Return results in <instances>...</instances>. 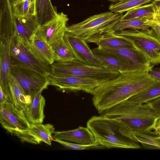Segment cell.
I'll list each match as a JSON object with an SVG mask.
<instances>
[{"label":"cell","instance_id":"2e32d148","mask_svg":"<svg viewBox=\"0 0 160 160\" xmlns=\"http://www.w3.org/2000/svg\"><path fill=\"white\" fill-rule=\"evenodd\" d=\"M92 52L103 66L111 70L121 72L125 71H139L128 61L117 55L103 50L98 47Z\"/></svg>","mask_w":160,"mask_h":160},{"label":"cell","instance_id":"8fae6325","mask_svg":"<svg viewBox=\"0 0 160 160\" xmlns=\"http://www.w3.org/2000/svg\"><path fill=\"white\" fill-rule=\"evenodd\" d=\"M68 20L67 15L62 12L58 13L53 19L40 26L35 34L51 46L64 36Z\"/></svg>","mask_w":160,"mask_h":160},{"label":"cell","instance_id":"4dcf8cb0","mask_svg":"<svg viewBox=\"0 0 160 160\" xmlns=\"http://www.w3.org/2000/svg\"><path fill=\"white\" fill-rule=\"evenodd\" d=\"M36 0H16L12 6L14 13L21 15H35Z\"/></svg>","mask_w":160,"mask_h":160},{"label":"cell","instance_id":"ffe728a7","mask_svg":"<svg viewBox=\"0 0 160 160\" xmlns=\"http://www.w3.org/2000/svg\"><path fill=\"white\" fill-rule=\"evenodd\" d=\"M8 84L12 104L18 110L24 111L31 103L32 98L26 93L11 73L9 75Z\"/></svg>","mask_w":160,"mask_h":160},{"label":"cell","instance_id":"ac0fdd59","mask_svg":"<svg viewBox=\"0 0 160 160\" xmlns=\"http://www.w3.org/2000/svg\"><path fill=\"white\" fill-rule=\"evenodd\" d=\"M13 12L10 0H0V40L14 34Z\"/></svg>","mask_w":160,"mask_h":160},{"label":"cell","instance_id":"9c48e42d","mask_svg":"<svg viewBox=\"0 0 160 160\" xmlns=\"http://www.w3.org/2000/svg\"><path fill=\"white\" fill-rule=\"evenodd\" d=\"M49 85H52L63 92L82 91L91 93L102 82L94 78L73 76H58L51 74L47 77Z\"/></svg>","mask_w":160,"mask_h":160},{"label":"cell","instance_id":"30bf717a","mask_svg":"<svg viewBox=\"0 0 160 160\" xmlns=\"http://www.w3.org/2000/svg\"><path fill=\"white\" fill-rule=\"evenodd\" d=\"M10 73L32 99L49 85L47 77L17 65H12Z\"/></svg>","mask_w":160,"mask_h":160},{"label":"cell","instance_id":"484cf974","mask_svg":"<svg viewBox=\"0 0 160 160\" xmlns=\"http://www.w3.org/2000/svg\"><path fill=\"white\" fill-rule=\"evenodd\" d=\"M55 129L53 125L50 124L31 123L29 131L31 135L41 142L51 146L53 139L52 135Z\"/></svg>","mask_w":160,"mask_h":160},{"label":"cell","instance_id":"e575fe53","mask_svg":"<svg viewBox=\"0 0 160 160\" xmlns=\"http://www.w3.org/2000/svg\"><path fill=\"white\" fill-rule=\"evenodd\" d=\"M150 28L155 32L157 37L160 41V23H158L151 21Z\"/></svg>","mask_w":160,"mask_h":160},{"label":"cell","instance_id":"83f0119b","mask_svg":"<svg viewBox=\"0 0 160 160\" xmlns=\"http://www.w3.org/2000/svg\"><path fill=\"white\" fill-rule=\"evenodd\" d=\"M156 10L154 3L147 4L131 9L122 17L121 21H124L134 18H143L152 20Z\"/></svg>","mask_w":160,"mask_h":160},{"label":"cell","instance_id":"52a82bcc","mask_svg":"<svg viewBox=\"0 0 160 160\" xmlns=\"http://www.w3.org/2000/svg\"><path fill=\"white\" fill-rule=\"evenodd\" d=\"M0 122L3 128L22 141L27 142L31 139L29 131L30 123L23 111L12 104L6 102L0 104Z\"/></svg>","mask_w":160,"mask_h":160},{"label":"cell","instance_id":"ab89813d","mask_svg":"<svg viewBox=\"0 0 160 160\" xmlns=\"http://www.w3.org/2000/svg\"><path fill=\"white\" fill-rule=\"evenodd\" d=\"M108 0L109 1L111 2H114L115 3H116L119 2H121V1H122V0Z\"/></svg>","mask_w":160,"mask_h":160},{"label":"cell","instance_id":"cb8c5ba5","mask_svg":"<svg viewBox=\"0 0 160 160\" xmlns=\"http://www.w3.org/2000/svg\"><path fill=\"white\" fill-rule=\"evenodd\" d=\"M55 62H67L79 59L64 36L51 46Z\"/></svg>","mask_w":160,"mask_h":160},{"label":"cell","instance_id":"1f68e13d","mask_svg":"<svg viewBox=\"0 0 160 160\" xmlns=\"http://www.w3.org/2000/svg\"><path fill=\"white\" fill-rule=\"evenodd\" d=\"M53 141L58 142L66 148L71 150H84L104 148L103 147L98 145L97 143L85 145L74 142H71L57 138L53 139Z\"/></svg>","mask_w":160,"mask_h":160},{"label":"cell","instance_id":"836d02e7","mask_svg":"<svg viewBox=\"0 0 160 160\" xmlns=\"http://www.w3.org/2000/svg\"><path fill=\"white\" fill-rule=\"evenodd\" d=\"M149 76L153 79L160 81V68H153L149 72Z\"/></svg>","mask_w":160,"mask_h":160},{"label":"cell","instance_id":"d6986e66","mask_svg":"<svg viewBox=\"0 0 160 160\" xmlns=\"http://www.w3.org/2000/svg\"><path fill=\"white\" fill-rule=\"evenodd\" d=\"M86 41L88 43H94L98 46L135 48L128 38L117 35L112 32L95 35Z\"/></svg>","mask_w":160,"mask_h":160},{"label":"cell","instance_id":"4316f807","mask_svg":"<svg viewBox=\"0 0 160 160\" xmlns=\"http://www.w3.org/2000/svg\"><path fill=\"white\" fill-rule=\"evenodd\" d=\"M160 97V81L150 86L128 100L139 104L147 103Z\"/></svg>","mask_w":160,"mask_h":160},{"label":"cell","instance_id":"d590c367","mask_svg":"<svg viewBox=\"0 0 160 160\" xmlns=\"http://www.w3.org/2000/svg\"><path fill=\"white\" fill-rule=\"evenodd\" d=\"M152 21L155 22L160 23V8H156Z\"/></svg>","mask_w":160,"mask_h":160},{"label":"cell","instance_id":"7c38bea8","mask_svg":"<svg viewBox=\"0 0 160 160\" xmlns=\"http://www.w3.org/2000/svg\"><path fill=\"white\" fill-rule=\"evenodd\" d=\"M14 35L28 49L30 48L31 39L40 25L32 15H21L13 12Z\"/></svg>","mask_w":160,"mask_h":160},{"label":"cell","instance_id":"5bb4252c","mask_svg":"<svg viewBox=\"0 0 160 160\" xmlns=\"http://www.w3.org/2000/svg\"><path fill=\"white\" fill-rule=\"evenodd\" d=\"M100 49L123 58L139 71H149L154 66L140 52L135 48L98 46Z\"/></svg>","mask_w":160,"mask_h":160},{"label":"cell","instance_id":"f35d334b","mask_svg":"<svg viewBox=\"0 0 160 160\" xmlns=\"http://www.w3.org/2000/svg\"><path fill=\"white\" fill-rule=\"evenodd\" d=\"M152 2L155 4L156 8H160V0H154Z\"/></svg>","mask_w":160,"mask_h":160},{"label":"cell","instance_id":"d6a6232c","mask_svg":"<svg viewBox=\"0 0 160 160\" xmlns=\"http://www.w3.org/2000/svg\"><path fill=\"white\" fill-rule=\"evenodd\" d=\"M160 118V97L147 103Z\"/></svg>","mask_w":160,"mask_h":160},{"label":"cell","instance_id":"4fadbf2b","mask_svg":"<svg viewBox=\"0 0 160 160\" xmlns=\"http://www.w3.org/2000/svg\"><path fill=\"white\" fill-rule=\"evenodd\" d=\"M13 36L0 40V87L6 96L8 102L11 103V99L8 82L12 65L10 48Z\"/></svg>","mask_w":160,"mask_h":160},{"label":"cell","instance_id":"603a6c76","mask_svg":"<svg viewBox=\"0 0 160 160\" xmlns=\"http://www.w3.org/2000/svg\"><path fill=\"white\" fill-rule=\"evenodd\" d=\"M126 137L140 143L145 148L160 149V135L156 134L154 131H132L128 133Z\"/></svg>","mask_w":160,"mask_h":160},{"label":"cell","instance_id":"5b68a950","mask_svg":"<svg viewBox=\"0 0 160 160\" xmlns=\"http://www.w3.org/2000/svg\"><path fill=\"white\" fill-rule=\"evenodd\" d=\"M50 67L51 74L55 75L89 78L104 82L116 77L120 73L103 66L91 65L78 60L64 62H55Z\"/></svg>","mask_w":160,"mask_h":160},{"label":"cell","instance_id":"b9f144b4","mask_svg":"<svg viewBox=\"0 0 160 160\" xmlns=\"http://www.w3.org/2000/svg\"><path fill=\"white\" fill-rule=\"evenodd\" d=\"M157 135H160V132H157L156 133Z\"/></svg>","mask_w":160,"mask_h":160},{"label":"cell","instance_id":"f1b7e54d","mask_svg":"<svg viewBox=\"0 0 160 160\" xmlns=\"http://www.w3.org/2000/svg\"><path fill=\"white\" fill-rule=\"evenodd\" d=\"M152 20L146 18H137L120 21L116 27L113 32L127 29L147 30L150 28Z\"/></svg>","mask_w":160,"mask_h":160},{"label":"cell","instance_id":"d4e9b609","mask_svg":"<svg viewBox=\"0 0 160 160\" xmlns=\"http://www.w3.org/2000/svg\"><path fill=\"white\" fill-rule=\"evenodd\" d=\"M58 13L51 0H36L35 16L40 26L53 19Z\"/></svg>","mask_w":160,"mask_h":160},{"label":"cell","instance_id":"8992f818","mask_svg":"<svg viewBox=\"0 0 160 160\" xmlns=\"http://www.w3.org/2000/svg\"><path fill=\"white\" fill-rule=\"evenodd\" d=\"M113 33L129 39L153 66L160 64V41L152 29H128Z\"/></svg>","mask_w":160,"mask_h":160},{"label":"cell","instance_id":"60d3db41","mask_svg":"<svg viewBox=\"0 0 160 160\" xmlns=\"http://www.w3.org/2000/svg\"><path fill=\"white\" fill-rule=\"evenodd\" d=\"M11 1V2H12V6H13V5L15 1V0H10Z\"/></svg>","mask_w":160,"mask_h":160},{"label":"cell","instance_id":"44dd1931","mask_svg":"<svg viewBox=\"0 0 160 160\" xmlns=\"http://www.w3.org/2000/svg\"><path fill=\"white\" fill-rule=\"evenodd\" d=\"M29 51L39 60L48 65L50 66L55 62L51 46L47 44L35 33L31 39Z\"/></svg>","mask_w":160,"mask_h":160},{"label":"cell","instance_id":"e0dca14e","mask_svg":"<svg viewBox=\"0 0 160 160\" xmlns=\"http://www.w3.org/2000/svg\"><path fill=\"white\" fill-rule=\"evenodd\" d=\"M53 139L63 140L82 145L97 143L95 138L88 128L82 126L70 130L54 131Z\"/></svg>","mask_w":160,"mask_h":160},{"label":"cell","instance_id":"7bdbcfd3","mask_svg":"<svg viewBox=\"0 0 160 160\" xmlns=\"http://www.w3.org/2000/svg\"></svg>","mask_w":160,"mask_h":160},{"label":"cell","instance_id":"8d00e7d4","mask_svg":"<svg viewBox=\"0 0 160 160\" xmlns=\"http://www.w3.org/2000/svg\"><path fill=\"white\" fill-rule=\"evenodd\" d=\"M6 102H8L7 98L1 88L0 87V104Z\"/></svg>","mask_w":160,"mask_h":160},{"label":"cell","instance_id":"6da1fadb","mask_svg":"<svg viewBox=\"0 0 160 160\" xmlns=\"http://www.w3.org/2000/svg\"><path fill=\"white\" fill-rule=\"evenodd\" d=\"M148 71H125L116 77L103 82L90 93L92 103L102 114L138 93L157 80Z\"/></svg>","mask_w":160,"mask_h":160},{"label":"cell","instance_id":"74e56055","mask_svg":"<svg viewBox=\"0 0 160 160\" xmlns=\"http://www.w3.org/2000/svg\"><path fill=\"white\" fill-rule=\"evenodd\" d=\"M154 131L156 133L157 132H160V118L158 121L155 130Z\"/></svg>","mask_w":160,"mask_h":160},{"label":"cell","instance_id":"ba28073f","mask_svg":"<svg viewBox=\"0 0 160 160\" xmlns=\"http://www.w3.org/2000/svg\"><path fill=\"white\" fill-rule=\"evenodd\" d=\"M12 65H17L48 77L51 74L50 66L37 59L13 36L10 48Z\"/></svg>","mask_w":160,"mask_h":160},{"label":"cell","instance_id":"9a60e30c","mask_svg":"<svg viewBox=\"0 0 160 160\" xmlns=\"http://www.w3.org/2000/svg\"><path fill=\"white\" fill-rule=\"evenodd\" d=\"M78 57L79 60L88 65L103 66L93 53L86 40L66 32L64 36Z\"/></svg>","mask_w":160,"mask_h":160},{"label":"cell","instance_id":"7a4b0ae2","mask_svg":"<svg viewBox=\"0 0 160 160\" xmlns=\"http://www.w3.org/2000/svg\"><path fill=\"white\" fill-rule=\"evenodd\" d=\"M101 114L119 120L120 131L125 137L132 131H154L159 119L147 103L139 104L128 100Z\"/></svg>","mask_w":160,"mask_h":160},{"label":"cell","instance_id":"7402d4cb","mask_svg":"<svg viewBox=\"0 0 160 160\" xmlns=\"http://www.w3.org/2000/svg\"><path fill=\"white\" fill-rule=\"evenodd\" d=\"M43 90H41L32 99L31 103L23 111V113L31 124L41 123L45 118L44 108L45 100L42 95Z\"/></svg>","mask_w":160,"mask_h":160},{"label":"cell","instance_id":"f546056e","mask_svg":"<svg viewBox=\"0 0 160 160\" xmlns=\"http://www.w3.org/2000/svg\"><path fill=\"white\" fill-rule=\"evenodd\" d=\"M154 0H122L111 5L109 8L110 12L122 13L134 8L152 2Z\"/></svg>","mask_w":160,"mask_h":160},{"label":"cell","instance_id":"277c9868","mask_svg":"<svg viewBox=\"0 0 160 160\" xmlns=\"http://www.w3.org/2000/svg\"><path fill=\"white\" fill-rule=\"evenodd\" d=\"M123 14L111 12L91 16L79 23L67 27L66 32L87 40L96 35L112 32Z\"/></svg>","mask_w":160,"mask_h":160},{"label":"cell","instance_id":"3957f363","mask_svg":"<svg viewBox=\"0 0 160 160\" xmlns=\"http://www.w3.org/2000/svg\"><path fill=\"white\" fill-rule=\"evenodd\" d=\"M121 126L119 120L102 114L92 117L87 123L98 145L108 148H140L137 143L122 134Z\"/></svg>","mask_w":160,"mask_h":160}]
</instances>
